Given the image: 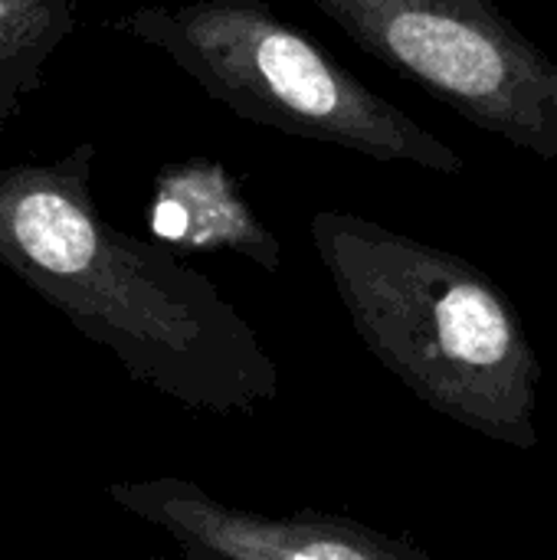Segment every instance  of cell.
<instances>
[{"label":"cell","mask_w":557,"mask_h":560,"mask_svg":"<svg viewBox=\"0 0 557 560\" xmlns=\"http://www.w3.org/2000/svg\"><path fill=\"white\" fill-rule=\"evenodd\" d=\"M309 236L355 335L417 400L492 443L538 446L542 361L486 269L351 210H315Z\"/></svg>","instance_id":"obj_2"},{"label":"cell","mask_w":557,"mask_h":560,"mask_svg":"<svg viewBox=\"0 0 557 560\" xmlns=\"http://www.w3.org/2000/svg\"><path fill=\"white\" fill-rule=\"evenodd\" d=\"M0 256L161 397L220 417L279 397L272 354L204 272L115 233L62 184L7 203Z\"/></svg>","instance_id":"obj_1"},{"label":"cell","mask_w":557,"mask_h":560,"mask_svg":"<svg viewBox=\"0 0 557 560\" xmlns=\"http://www.w3.org/2000/svg\"><path fill=\"white\" fill-rule=\"evenodd\" d=\"M108 499L121 512L161 528L177 548L227 560H433L423 548L355 518L236 509L174 476L112 482Z\"/></svg>","instance_id":"obj_5"},{"label":"cell","mask_w":557,"mask_h":560,"mask_svg":"<svg viewBox=\"0 0 557 560\" xmlns=\"http://www.w3.org/2000/svg\"><path fill=\"white\" fill-rule=\"evenodd\" d=\"M128 26L161 46L210 98L259 128L446 177L466 167L453 144L361 82L266 0L148 7Z\"/></svg>","instance_id":"obj_3"},{"label":"cell","mask_w":557,"mask_h":560,"mask_svg":"<svg viewBox=\"0 0 557 560\" xmlns=\"http://www.w3.org/2000/svg\"><path fill=\"white\" fill-rule=\"evenodd\" d=\"M151 230L164 243L200 253H236L266 272H279L282 243L243 197L240 180L220 161H187L158 180Z\"/></svg>","instance_id":"obj_6"},{"label":"cell","mask_w":557,"mask_h":560,"mask_svg":"<svg viewBox=\"0 0 557 560\" xmlns=\"http://www.w3.org/2000/svg\"><path fill=\"white\" fill-rule=\"evenodd\" d=\"M10 16V0H0V33H3V23Z\"/></svg>","instance_id":"obj_8"},{"label":"cell","mask_w":557,"mask_h":560,"mask_svg":"<svg viewBox=\"0 0 557 560\" xmlns=\"http://www.w3.org/2000/svg\"><path fill=\"white\" fill-rule=\"evenodd\" d=\"M154 560H227V558H217V555H204V551L181 548V551H177V555H171V558H154Z\"/></svg>","instance_id":"obj_7"},{"label":"cell","mask_w":557,"mask_h":560,"mask_svg":"<svg viewBox=\"0 0 557 560\" xmlns=\"http://www.w3.org/2000/svg\"><path fill=\"white\" fill-rule=\"evenodd\" d=\"M469 125L557 164V59L496 0H309Z\"/></svg>","instance_id":"obj_4"}]
</instances>
